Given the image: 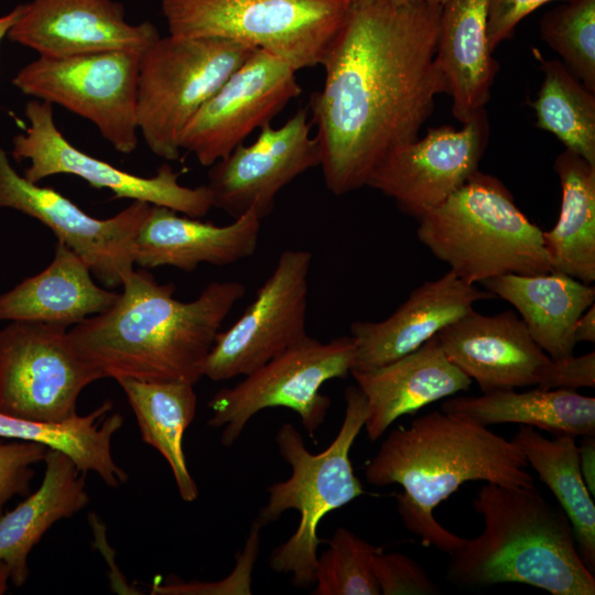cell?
I'll return each instance as SVG.
<instances>
[{
	"label": "cell",
	"mask_w": 595,
	"mask_h": 595,
	"mask_svg": "<svg viewBox=\"0 0 595 595\" xmlns=\"http://www.w3.org/2000/svg\"><path fill=\"white\" fill-rule=\"evenodd\" d=\"M441 8L426 0L351 2L310 100L326 187L342 196L366 186L381 159L419 138L447 94L435 62Z\"/></svg>",
	"instance_id": "obj_1"
},
{
	"label": "cell",
	"mask_w": 595,
	"mask_h": 595,
	"mask_svg": "<svg viewBox=\"0 0 595 595\" xmlns=\"http://www.w3.org/2000/svg\"><path fill=\"white\" fill-rule=\"evenodd\" d=\"M121 286L111 307L68 331L75 349L104 378L192 385L204 377L216 335L246 293L238 281H213L182 302L173 283L136 269Z\"/></svg>",
	"instance_id": "obj_2"
},
{
	"label": "cell",
	"mask_w": 595,
	"mask_h": 595,
	"mask_svg": "<svg viewBox=\"0 0 595 595\" xmlns=\"http://www.w3.org/2000/svg\"><path fill=\"white\" fill-rule=\"evenodd\" d=\"M527 467L512 440L441 410L392 430L367 464L365 477L378 487L400 485L397 511L405 528L425 545L451 555L466 539L441 526L434 508L470 480L536 488Z\"/></svg>",
	"instance_id": "obj_3"
},
{
	"label": "cell",
	"mask_w": 595,
	"mask_h": 595,
	"mask_svg": "<svg viewBox=\"0 0 595 595\" xmlns=\"http://www.w3.org/2000/svg\"><path fill=\"white\" fill-rule=\"evenodd\" d=\"M483 531L452 553L446 578L465 587L531 585L552 595H594L571 523L536 488L486 483L473 501Z\"/></svg>",
	"instance_id": "obj_4"
},
{
	"label": "cell",
	"mask_w": 595,
	"mask_h": 595,
	"mask_svg": "<svg viewBox=\"0 0 595 595\" xmlns=\"http://www.w3.org/2000/svg\"><path fill=\"white\" fill-rule=\"evenodd\" d=\"M344 397L346 409L342 425L324 451L311 453L302 434L291 423H283L274 437L292 474L286 480L268 486V501L256 519L266 526L286 510L299 512L295 531L274 548L269 558V566L277 573L291 574V583L296 587L314 584L317 549L325 542L317 534L320 522L331 511L365 493L354 473L349 452L365 425L367 400L357 386H348Z\"/></svg>",
	"instance_id": "obj_5"
},
{
	"label": "cell",
	"mask_w": 595,
	"mask_h": 595,
	"mask_svg": "<svg viewBox=\"0 0 595 595\" xmlns=\"http://www.w3.org/2000/svg\"><path fill=\"white\" fill-rule=\"evenodd\" d=\"M418 238L465 282L551 271L542 231L497 177L476 171L420 220Z\"/></svg>",
	"instance_id": "obj_6"
},
{
	"label": "cell",
	"mask_w": 595,
	"mask_h": 595,
	"mask_svg": "<svg viewBox=\"0 0 595 595\" xmlns=\"http://www.w3.org/2000/svg\"><path fill=\"white\" fill-rule=\"evenodd\" d=\"M348 0H161L169 34L261 48L295 71L322 65Z\"/></svg>",
	"instance_id": "obj_7"
},
{
	"label": "cell",
	"mask_w": 595,
	"mask_h": 595,
	"mask_svg": "<svg viewBox=\"0 0 595 595\" xmlns=\"http://www.w3.org/2000/svg\"><path fill=\"white\" fill-rule=\"evenodd\" d=\"M256 47L219 37H159L140 58L137 119L148 148L180 156L182 132Z\"/></svg>",
	"instance_id": "obj_8"
},
{
	"label": "cell",
	"mask_w": 595,
	"mask_h": 595,
	"mask_svg": "<svg viewBox=\"0 0 595 595\" xmlns=\"http://www.w3.org/2000/svg\"><path fill=\"white\" fill-rule=\"evenodd\" d=\"M355 359L351 336L321 342L311 336L285 349L230 388L218 390L208 401L213 411L207 424L223 428L220 442L231 446L249 420L268 408H288L314 437L332 401L320 392L328 380L346 378Z\"/></svg>",
	"instance_id": "obj_9"
},
{
	"label": "cell",
	"mask_w": 595,
	"mask_h": 595,
	"mask_svg": "<svg viewBox=\"0 0 595 595\" xmlns=\"http://www.w3.org/2000/svg\"><path fill=\"white\" fill-rule=\"evenodd\" d=\"M140 52L106 51L65 58L37 57L12 84L24 95L57 104L90 121L112 148L138 147L137 93Z\"/></svg>",
	"instance_id": "obj_10"
},
{
	"label": "cell",
	"mask_w": 595,
	"mask_h": 595,
	"mask_svg": "<svg viewBox=\"0 0 595 595\" xmlns=\"http://www.w3.org/2000/svg\"><path fill=\"white\" fill-rule=\"evenodd\" d=\"M67 327L11 321L0 329V412L60 422L75 414L80 392L101 374L74 347Z\"/></svg>",
	"instance_id": "obj_11"
},
{
	"label": "cell",
	"mask_w": 595,
	"mask_h": 595,
	"mask_svg": "<svg viewBox=\"0 0 595 595\" xmlns=\"http://www.w3.org/2000/svg\"><path fill=\"white\" fill-rule=\"evenodd\" d=\"M26 129L12 139L11 155L29 161L23 176L37 183L56 174H71L95 188H107L113 198H129L164 206L190 217L201 218L214 207L207 185L187 187L178 183L180 173L167 163L155 175L139 176L122 171L73 145L54 121L53 105L32 99L25 105Z\"/></svg>",
	"instance_id": "obj_12"
},
{
	"label": "cell",
	"mask_w": 595,
	"mask_h": 595,
	"mask_svg": "<svg viewBox=\"0 0 595 595\" xmlns=\"http://www.w3.org/2000/svg\"><path fill=\"white\" fill-rule=\"evenodd\" d=\"M312 252L284 250L255 300L225 332H218L204 377L213 381L246 376L307 336L306 313Z\"/></svg>",
	"instance_id": "obj_13"
},
{
	"label": "cell",
	"mask_w": 595,
	"mask_h": 595,
	"mask_svg": "<svg viewBox=\"0 0 595 595\" xmlns=\"http://www.w3.org/2000/svg\"><path fill=\"white\" fill-rule=\"evenodd\" d=\"M0 207L44 224L88 264L98 281L113 289L134 270V240L151 204L133 201L112 217H93L56 190L20 175L0 148Z\"/></svg>",
	"instance_id": "obj_14"
},
{
	"label": "cell",
	"mask_w": 595,
	"mask_h": 595,
	"mask_svg": "<svg viewBox=\"0 0 595 595\" xmlns=\"http://www.w3.org/2000/svg\"><path fill=\"white\" fill-rule=\"evenodd\" d=\"M295 73L285 62L255 48L192 117L180 148L194 154L203 166L224 159L301 95Z\"/></svg>",
	"instance_id": "obj_15"
},
{
	"label": "cell",
	"mask_w": 595,
	"mask_h": 595,
	"mask_svg": "<svg viewBox=\"0 0 595 595\" xmlns=\"http://www.w3.org/2000/svg\"><path fill=\"white\" fill-rule=\"evenodd\" d=\"M488 138L485 109L461 129L430 128L422 139L390 150L366 186L393 198L403 213L420 220L478 171Z\"/></svg>",
	"instance_id": "obj_16"
},
{
	"label": "cell",
	"mask_w": 595,
	"mask_h": 595,
	"mask_svg": "<svg viewBox=\"0 0 595 595\" xmlns=\"http://www.w3.org/2000/svg\"><path fill=\"white\" fill-rule=\"evenodd\" d=\"M312 125L309 108H301L281 127L266 125L255 142L238 145L210 165L206 185L214 207L234 218L248 212L266 218L283 187L321 164Z\"/></svg>",
	"instance_id": "obj_17"
},
{
	"label": "cell",
	"mask_w": 595,
	"mask_h": 595,
	"mask_svg": "<svg viewBox=\"0 0 595 595\" xmlns=\"http://www.w3.org/2000/svg\"><path fill=\"white\" fill-rule=\"evenodd\" d=\"M8 39L40 57L65 58L106 51L143 53L159 37L151 21L131 24L115 0H31Z\"/></svg>",
	"instance_id": "obj_18"
},
{
	"label": "cell",
	"mask_w": 595,
	"mask_h": 595,
	"mask_svg": "<svg viewBox=\"0 0 595 595\" xmlns=\"http://www.w3.org/2000/svg\"><path fill=\"white\" fill-rule=\"evenodd\" d=\"M436 337L446 357L483 393L537 386L551 359L511 310L485 315L473 309Z\"/></svg>",
	"instance_id": "obj_19"
},
{
	"label": "cell",
	"mask_w": 595,
	"mask_h": 595,
	"mask_svg": "<svg viewBox=\"0 0 595 595\" xmlns=\"http://www.w3.org/2000/svg\"><path fill=\"white\" fill-rule=\"evenodd\" d=\"M493 299V293L465 282L451 270L424 282L386 320L351 323V370L375 369L415 350L472 311L475 303Z\"/></svg>",
	"instance_id": "obj_20"
},
{
	"label": "cell",
	"mask_w": 595,
	"mask_h": 595,
	"mask_svg": "<svg viewBox=\"0 0 595 595\" xmlns=\"http://www.w3.org/2000/svg\"><path fill=\"white\" fill-rule=\"evenodd\" d=\"M261 221L253 212H248L228 225L218 226L151 205L136 236L134 264L193 272L202 263H236L255 253Z\"/></svg>",
	"instance_id": "obj_21"
},
{
	"label": "cell",
	"mask_w": 595,
	"mask_h": 595,
	"mask_svg": "<svg viewBox=\"0 0 595 595\" xmlns=\"http://www.w3.org/2000/svg\"><path fill=\"white\" fill-rule=\"evenodd\" d=\"M350 375L367 400L364 426L372 442L400 416L467 391L473 381L446 357L436 335L389 364Z\"/></svg>",
	"instance_id": "obj_22"
},
{
	"label": "cell",
	"mask_w": 595,
	"mask_h": 595,
	"mask_svg": "<svg viewBox=\"0 0 595 595\" xmlns=\"http://www.w3.org/2000/svg\"><path fill=\"white\" fill-rule=\"evenodd\" d=\"M490 0H447L441 8L435 62L462 123L485 109L499 65L487 34Z\"/></svg>",
	"instance_id": "obj_23"
},
{
	"label": "cell",
	"mask_w": 595,
	"mask_h": 595,
	"mask_svg": "<svg viewBox=\"0 0 595 595\" xmlns=\"http://www.w3.org/2000/svg\"><path fill=\"white\" fill-rule=\"evenodd\" d=\"M88 264L61 240L51 263L0 294V321H33L68 327L106 312L119 293L95 283Z\"/></svg>",
	"instance_id": "obj_24"
},
{
	"label": "cell",
	"mask_w": 595,
	"mask_h": 595,
	"mask_svg": "<svg viewBox=\"0 0 595 595\" xmlns=\"http://www.w3.org/2000/svg\"><path fill=\"white\" fill-rule=\"evenodd\" d=\"M480 284L518 311L532 339L551 359L574 355V326L595 302L593 285L555 270L508 273Z\"/></svg>",
	"instance_id": "obj_25"
},
{
	"label": "cell",
	"mask_w": 595,
	"mask_h": 595,
	"mask_svg": "<svg viewBox=\"0 0 595 595\" xmlns=\"http://www.w3.org/2000/svg\"><path fill=\"white\" fill-rule=\"evenodd\" d=\"M40 487L14 509L0 516V560L10 582L20 587L30 571L28 558L44 533L57 521L71 518L89 502L85 474L62 452L47 450Z\"/></svg>",
	"instance_id": "obj_26"
},
{
	"label": "cell",
	"mask_w": 595,
	"mask_h": 595,
	"mask_svg": "<svg viewBox=\"0 0 595 595\" xmlns=\"http://www.w3.org/2000/svg\"><path fill=\"white\" fill-rule=\"evenodd\" d=\"M441 410L485 426L517 423L554 435H595V398L569 389L537 387L524 392L510 389L454 397L443 402Z\"/></svg>",
	"instance_id": "obj_27"
},
{
	"label": "cell",
	"mask_w": 595,
	"mask_h": 595,
	"mask_svg": "<svg viewBox=\"0 0 595 595\" xmlns=\"http://www.w3.org/2000/svg\"><path fill=\"white\" fill-rule=\"evenodd\" d=\"M561 185L556 224L542 231L552 270L586 284L595 281V165L565 149L554 161Z\"/></svg>",
	"instance_id": "obj_28"
},
{
	"label": "cell",
	"mask_w": 595,
	"mask_h": 595,
	"mask_svg": "<svg viewBox=\"0 0 595 595\" xmlns=\"http://www.w3.org/2000/svg\"><path fill=\"white\" fill-rule=\"evenodd\" d=\"M106 400L86 415L75 414L60 422H43L10 416L0 412V437L28 441L62 452L83 473L93 472L111 488L128 482V474L111 453L113 435L122 428L123 416L111 412Z\"/></svg>",
	"instance_id": "obj_29"
},
{
	"label": "cell",
	"mask_w": 595,
	"mask_h": 595,
	"mask_svg": "<svg viewBox=\"0 0 595 595\" xmlns=\"http://www.w3.org/2000/svg\"><path fill=\"white\" fill-rule=\"evenodd\" d=\"M134 413L142 441L167 462L178 494L186 502L198 497L183 450L186 429L196 414L194 385L184 381L117 379Z\"/></svg>",
	"instance_id": "obj_30"
},
{
	"label": "cell",
	"mask_w": 595,
	"mask_h": 595,
	"mask_svg": "<svg viewBox=\"0 0 595 595\" xmlns=\"http://www.w3.org/2000/svg\"><path fill=\"white\" fill-rule=\"evenodd\" d=\"M511 440L559 501L571 523L580 555L594 573L595 506L581 474L575 437L548 439L532 426L519 425Z\"/></svg>",
	"instance_id": "obj_31"
},
{
	"label": "cell",
	"mask_w": 595,
	"mask_h": 595,
	"mask_svg": "<svg viewBox=\"0 0 595 595\" xmlns=\"http://www.w3.org/2000/svg\"><path fill=\"white\" fill-rule=\"evenodd\" d=\"M543 80L530 104L538 128L595 165V93L559 60L541 61Z\"/></svg>",
	"instance_id": "obj_32"
},
{
	"label": "cell",
	"mask_w": 595,
	"mask_h": 595,
	"mask_svg": "<svg viewBox=\"0 0 595 595\" xmlns=\"http://www.w3.org/2000/svg\"><path fill=\"white\" fill-rule=\"evenodd\" d=\"M382 548L338 527L317 556L314 595H380L372 562Z\"/></svg>",
	"instance_id": "obj_33"
},
{
	"label": "cell",
	"mask_w": 595,
	"mask_h": 595,
	"mask_svg": "<svg viewBox=\"0 0 595 595\" xmlns=\"http://www.w3.org/2000/svg\"><path fill=\"white\" fill-rule=\"evenodd\" d=\"M543 15V41L582 84L595 93V0H565Z\"/></svg>",
	"instance_id": "obj_34"
},
{
	"label": "cell",
	"mask_w": 595,
	"mask_h": 595,
	"mask_svg": "<svg viewBox=\"0 0 595 595\" xmlns=\"http://www.w3.org/2000/svg\"><path fill=\"white\" fill-rule=\"evenodd\" d=\"M262 524L255 519L251 523L246 545L237 556V565L228 577L218 582H183L176 578L154 583L152 595H220L251 594V573L258 556Z\"/></svg>",
	"instance_id": "obj_35"
},
{
	"label": "cell",
	"mask_w": 595,
	"mask_h": 595,
	"mask_svg": "<svg viewBox=\"0 0 595 595\" xmlns=\"http://www.w3.org/2000/svg\"><path fill=\"white\" fill-rule=\"evenodd\" d=\"M47 450L34 442L0 441V516L11 498L30 494L35 475L33 466L44 462Z\"/></svg>",
	"instance_id": "obj_36"
},
{
	"label": "cell",
	"mask_w": 595,
	"mask_h": 595,
	"mask_svg": "<svg viewBox=\"0 0 595 595\" xmlns=\"http://www.w3.org/2000/svg\"><path fill=\"white\" fill-rule=\"evenodd\" d=\"M374 574L382 595H434L436 585L424 569L402 553H377L372 562Z\"/></svg>",
	"instance_id": "obj_37"
},
{
	"label": "cell",
	"mask_w": 595,
	"mask_h": 595,
	"mask_svg": "<svg viewBox=\"0 0 595 595\" xmlns=\"http://www.w3.org/2000/svg\"><path fill=\"white\" fill-rule=\"evenodd\" d=\"M542 389H569L595 387V353L550 359L537 385Z\"/></svg>",
	"instance_id": "obj_38"
},
{
	"label": "cell",
	"mask_w": 595,
	"mask_h": 595,
	"mask_svg": "<svg viewBox=\"0 0 595 595\" xmlns=\"http://www.w3.org/2000/svg\"><path fill=\"white\" fill-rule=\"evenodd\" d=\"M553 0H490L487 20V34L494 51L509 39L517 24L536 9Z\"/></svg>",
	"instance_id": "obj_39"
},
{
	"label": "cell",
	"mask_w": 595,
	"mask_h": 595,
	"mask_svg": "<svg viewBox=\"0 0 595 595\" xmlns=\"http://www.w3.org/2000/svg\"><path fill=\"white\" fill-rule=\"evenodd\" d=\"M578 447L580 469L584 483L592 497L595 496V437L594 435L582 436Z\"/></svg>",
	"instance_id": "obj_40"
},
{
	"label": "cell",
	"mask_w": 595,
	"mask_h": 595,
	"mask_svg": "<svg viewBox=\"0 0 595 595\" xmlns=\"http://www.w3.org/2000/svg\"><path fill=\"white\" fill-rule=\"evenodd\" d=\"M576 344L581 342L595 343V305H591L577 318L574 326Z\"/></svg>",
	"instance_id": "obj_41"
},
{
	"label": "cell",
	"mask_w": 595,
	"mask_h": 595,
	"mask_svg": "<svg viewBox=\"0 0 595 595\" xmlns=\"http://www.w3.org/2000/svg\"><path fill=\"white\" fill-rule=\"evenodd\" d=\"M22 12V3L14 7L10 12L0 17V43L8 35Z\"/></svg>",
	"instance_id": "obj_42"
},
{
	"label": "cell",
	"mask_w": 595,
	"mask_h": 595,
	"mask_svg": "<svg viewBox=\"0 0 595 595\" xmlns=\"http://www.w3.org/2000/svg\"><path fill=\"white\" fill-rule=\"evenodd\" d=\"M9 582H10L9 567L3 561L0 560V595L7 592Z\"/></svg>",
	"instance_id": "obj_43"
},
{
	"label": "cell",
	"mask_w": 595,
	"mask_h": 595,
	"mask_svg": "<svg viewBox=\"0 0 595 595\" xmlns=\"http://www.w3.org/2000/svg\"><path fill=\"white\" fill-rule=\"evenodd\" d=\"M389 1L393 3L394 6H407V4L418 3L424 0H389Z\"/></svg>",
	"instance_id": "obj_44"
},
{
	"label": "cell",
	"mask_w": 595,
	"mask_h": 595,
	"mask_svg": "<svg viewBox=\"0 0 595 595\" xmlns=\"http://www.w3.org/2000/svg\"><path fill=\"white\" fill-rule=\"evenodd\" d=\"M428 2L442 7L447 0H426Z\"/></svg>",
	"instance_id": "obj_45"
},
{
	"label": "cell",
	"mask_w": 595,
	"mask_h": 595,
	"mask_svg": "<svg viewBox=\"0 0 595 595\" xmlns=\"http://www.w3.org/2000/svg\"><path fill=\"white\" fill-rule=\"evenodd\" d=\"M348 1H350V2H355V1H358V0H348Z\"/></svg>",
	"instance_id": "obj_46"
}]
</instances>
